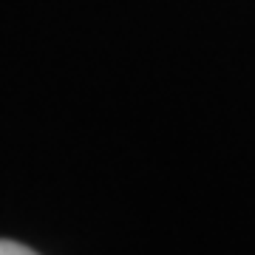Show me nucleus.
<instances>
[{"mask_svg":"<svg viewBox=\"0 0 255 255\" xmlns=\"http://www.w3.org/2000/svg\"><path fill=\"white\" fill-rule=\"evenodd\" d=\"M0 255H37L34 250H28L26 244H17V241H6L0 238Z\"/></svg>","mask_w":255,"mask_h":255,"instance_id":"1","label":"nucleus"}]
</instances>
